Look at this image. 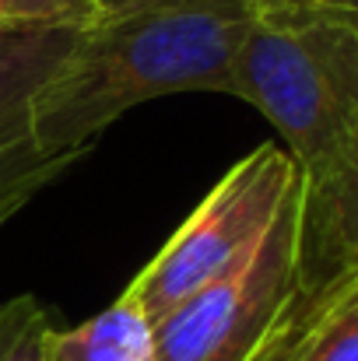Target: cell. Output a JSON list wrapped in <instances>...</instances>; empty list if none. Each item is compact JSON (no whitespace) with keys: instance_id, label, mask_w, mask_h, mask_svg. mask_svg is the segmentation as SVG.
Returning a JSON list of instances; mask_svg holds the SVG:
<instances>
[{"instance_id":"6da1fadb","label":"cell","mask_w":358,"mask_h":361,"mask_svg":"<svg viewBox=\"0 0 358 361\" xmlns=\"http://www.w3.org/2000/svg\"><path fill=\"white\" fill-rule=\"evenodd\" d=\"M253 0H95L64 60L25 106L39 158L81 154L126 109L179 95H232Z\"/></svg>"},{"instance_id":"7a4b0ae2","label":"cell","mask_w":358,"mask_h":361,"mask_svg":"<svg viewBox=\"0 0 358 361\" xmlns=\"http://www.w3.org/2000/svg\"><path fill=\"white\" fill-rule=\"evenodd\" d=\"M232 95L260 109L299 172L358 120V25L299 0H253Z\"/></svg>"},{"instance_id":"3957f363","label":"cell","mask_w":358,"mask_h":361,"mask_svg":"<svg viewBox=\"0 0 358 361\" xmlns=\"http://www.w3.org/2000/svg\"><path fill=\"white\" fill-rule=\"evenodd\" d=\"M295 186V158L278 144H260L211 186L148 267L133 274L123 295L141 305L151 326H158L186 298L229 274L263 239Z\"/></svg>"},{"instance_id":"277c9868","label":"cell","mask_w":358,"mask_h":361,"mask_svg":"<svg viewBox=\"0 0 358 361\" xmlns=\"http://www.w3.org/2000/svg\"><path fill=\"white\" fill-rule=\"evenodd\" d=\"M299 291V186L229 274L155 326V361H249Z\"/></svg>"},{"instance_id":"5b68a950","label":"cell","mask_w":358,"mask_h":361,"mask_svg":"<svg viewBox=\"0 0 358 361\" xmlns=\"http://www.w3.org/2000/svg\"><path fill=\"white\" fill-rule=\"evenodd\" d=\"M358 274V120L299 172V284Z\"/></svg>"},{"instance_id":"8992f818","label":"cell","mask_w":358,"mask_h":361,"mask_svg":"<svg viewBox=\"0 0 358 361\" xmlns=\"http://www.w3.org/2000/svg\"><path fill=\"white\" fill-rule=\"evenodd\" d=\"M78 28L71 25L0 28V133L25 130V106L32 92L64 60Z\"/></svg>"},{"instance_id":"52a82bcc","label":"cell","mask_w":358,"mask_h":361,"mask_svg":"<svg viewBox=\"0 0 358 361\" xmlns=\"http://www.w3.org/2000/svg\"><path fill=\"white\" fill-rule=\"evenodd\" d=\"M53 361H155V326L137 302L119 295L74 330H56Z\"/></svg>"},{"instance_id":"ba28073f","label":"cell","mask_w":358,"mask_h":361,"mask_svg":"<svg viewBox=\"0 0 358 361\" xmlns=\"http://www.w3.org/2000/svg\"><path fill=\"white\" fill-rule=\"evenodd\" d=\"M352 274L338 277V281H327L320 288H302L295 291V298L288 302V309L281 312V319L274 323V330L267 334V341L256 348V355L249 361H302L323 312L330 309L334 295L341 291V284L348 281Z\"/></svg>"},{"instance_id":"9c48e42d","label":"cell","mask_w":358,"mask_h":361,"mask_svg":"<svg viewBox=\"0 0 358 361\" xmlns=\"http://www.w3.org/2000/svg\"><path fill=\"white\" fill-rule=\"evenodd\" d=\"M53 316L35 295L0 302V361H53Z\"/></svg>"},{"instance_id":"30bf717a","label":"cell","mask_w":358,"mask_h":361,"mask_svg":"<svg viewBox=\"0 0 358 361\" xmlns=\"http://www.w3.org/2000/svg\"><path fill=\"white\" fill-rule=\"evenodd\" d=\"M302 361H358V274L334 295Z\"/></svg>"},{"instance_id":"8fae6325","label":"cell","mask_w":358,"mask_h":361,"mask_svg":"<svg viewBox=\"0 0 358 361\" xmlns=\"http://www.w3.org/2000/svg\"><path fill=\"white\" fill-rule=\"evenodd\" d=\"M95 14V0H0V28L25 25H85Z\"/></svg>"},{"instance_id":"7c38bea8","label":"cell","mask_w":358,"mask_h":361,"mask_svg":"<svg viewBox=\"0 0 358 361\" xmlns=\"http://www.w3.org/2000/svg\"><path fill=\"white\" fill-rule=\"evenodd\" d=\"M81 154H67V158H60V161H53V165H46L42 172H35V176H25V179H18L14 186H7V190H0V228L32 200V193L39 190V186H46L49 179H56L64 169H71L74 161H78Z\"/></svg>"},{"instance_id":"4fadbf2b","label":"cell","mask_w":358,"mask_h":361,"mask_svg":"<svg viewBox=\"0 0 358 361\" xmlns=\"http://www.w3.org/2000/svg\"><path fill=\"white\" fill-rule=\"evenodd\" d=\"M299 4H309V7H320V11H330L345 21H355L358 25V0H299Z\"/></svg>"}]
</instances>
